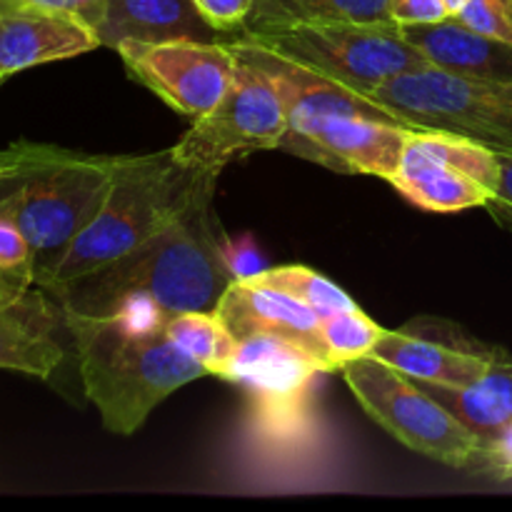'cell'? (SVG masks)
Returning a JSON list of instances; mask_svg holds the SVG:
<instances>
[{"instance_id": "1", "label": "cell", "mask_w": 512, "mask_h": 512, "mask_svg": "<svg viewBox=\"0 0 512 512\" xmlns=\"http://www.w3.org/2000/svg\"><path fill=\"white\" fill-rule=\"evenodd\" d=\"M215 183L218 175H208L193 203L138 248L48 290L60 310L115 315L145 308L170 318L218 308L235 275L225 263V238L213 210Z\"/></svg>"}, {"instance_id": "2", "label": "cell", "mask_w": 512, "mask_h": 512, "mask_svg": "<svg viewBox=\"0 0 512 512\" xmlns=\"http://www.w3.org/2000/svg\"><path fill=\"white\" fill-rule=\"evenodd\" d=\"M60 313L73 335L85 395L98 408L108 433L123 438L138 433L168 395L208 375L170 340L168 318L153 310Z\"/></svg>"}, {"instance_id": "3", "label": "cell", "mask_w": 512, "mask_h": 512, "mask_svg": "<svg viewBox=\"0 0 512 512\" xmlns=\"http://www.w3.org/2000/svg\"><path fill=\"white\" fill-rule=\"evenodd\" d=\"M120 163L123 155L78 153L30 140L0 150V215L33 248L35 288L98 213Z\"/></svg>"}, {"instance_id": "4", "label": "cell", "mask_w": 512, "mask_h": 512, "mask_svg": "<svg viewBox=\"0 0 512 512\" xmlns=\"http://www.w3.org/2000/svg\"><path fill=\"white\" fill-rule=\"evenodd\" d=\"M208 173L188 168L173 148L123 155L118 175L98 213L38 285L43 293L113 263L168 228L200 190Z\"/></svg>"}, {"instance_id": "5", "label": "cell", "mask_w": 512, "mask_h": 512, "mask_svg": "<svg viewBox=\"0 0 512 512\" xmlns=\"http://www.w3.org/2000/svg\"><path fill=\"white\" fill-rule=\"evenodd\" d=\"M413 130L460 135L495 153H512V83L415 65L368 95Z\"/></svg>"}, {"instance_id": "6", "label": "cell", "mask_w": 512, "mask_h": 512, "mask_svg": "<svg viewBox=\"0 0 512 512\" xmlns=\"http://www.w3.org/2000/svg\"><path fill=\"white\" fill-rule=\"evenodd\" d=\"M228 38L290 60L360 95H370L403 70L428 63L420 50L405 43L398 23L330 20L273 30H238Z\"/></svg>"}, {"instance_id": "7", "label": "cell", "mask_w": 512, "mask_h": 512, "mask_svg": "<svg viewBox=\"0 0 512 512\" xmlns=\"http://www.w3.org/2000/svg\"><path fill=\"white\" fill-rule=\"evenodd\" d=\"M338 373L360 408L395 440L450 468L473 470L483 440L415 380L373 355L345 360Z\"/></svg>"}, {"instance_id": "8", "label": "cell", "mask_w": 512, "mask_h": 512, "mask_svg": "<svg viewBox=\"0 0 512 512\" xmlns=\"http://www.w3.org/2000/svg\"><path fill=\"white\" fill-rule=\"evenodd\" d=\"M238 60L228 93L173 145L175 158L198 173L220 175L243 155L280 150L288 133V110L275 85L263 70Z\"/></svg>"}, {"instance_id": "9", "label": "cell", "mask_w": 512, "mask_h": 512, "mask_svg": "<svg viewBox=\"0 0 512 512\" xmlns=\"http://www.w3.org/2000/svg\"><path fill=\"white\" fill-rule=\"evenodd\" d=\"M498 175L495 150L460 135L413 130L388 183L420 210L460 213L485 208L498 188Z\"/></svg>"}, {"instance_id": "10", "label": "cell", "mask_w": 512, "mask_h": 512, "mask_svg": "<svg viewBox=\"0 0 512 512\" xmlns=\"http://www.w3.org/2000/svg\"><path fill=\"white\" fill-rule=\"evenodd\" d=\"M115 50L130 78L193 120L213 110L228 93L240 63L223 40H123Z\"/></svg>"}, {"instance_id": "11", "label": "cell", "mask_w": 512, "mask_h": 512, "mask_svg": "<svg viewBox=\"0 0 512 512\" xmlns=\"http://www.w3.org/2000/svg\"><path fill=\"white\" fill-rule=\"evenodd\" d=\"M413 128L355 113H330L290 123L280 150L345 175L390 180Z\"/></svg>"}, {"instance_id": "12", "label": "cell", "mask_w": 512, "mask_h": 512, "mask_svg": "<svg viewBox=\"0 0 512 512\" xmlns=\"http://www.w3.org/2000/svg\"><path fill=\"white\" fill-rule=\"evenodd\" d=\"M215 313L235 340L253 338V335H275V338L293 340L318 355L328 365L330 373H338L323 340L320 315L283 290L238 278L228 285Z\"/></svg>"}, {"instance_id": "13", "label": "cell", "mask_w": 512, "mask_h": 512, "mask_svg": "<svg viewBox=\"0 0 512 512\" xmlns=\"http://www.w3.org/2000/svg\"><path fill=\"white\" fill-rule=\"evenodd\" d=\"M100 48L83 18L60 10L0 5V83L33 65L75 58Z\"/></svg>"}, {"instance_id": "14", "label": "cell", "mask_w": 512, "mask_h": 512, "mask_svg": "<svg viewBox=\"0 0 512 512\" xmlns=\"http://www.w3.org/2000/svg\"><path fill=\"white\" fill-rule=\"evenodd\" d=\"M330 373L328 365L293 340L253 335L238 340L223 380L240 383L270 410L293 408L315 375Z\"/></svg>"}, {"instance_id": "15", "label": "cell", "mask_w": 512, "mask_h": 512, "mask_svg": "<svg viewBox=\"0 0 512 512\" xmlns=\"http://www.w3.org/2000/svg\"><path fill=\"white\" fill-rule=\"evenodd\" d=\"M500 348H488L483 343L463 338V335H438L408 328L385 330L373 348V358L410 380L425 383L463 385L483 375L490 368Z\"/></svg>"}, {"instance_id": "16", "label": "cell", "mask_w": 512, "mask_h": 512, "mask_svg": "<svg viewBox=\"0 0 512 512\" xmlns=\"http://www.w3.org/2000/svg\"><path fill=\"white\" fill-rule=\"evenodd\" d=\"M100 45L118 48L123 40H220L223 35L200 15L193 0H103L93 20Z\"/></svg>"}, {"instance_id": "17", "label": "cell", "mask_w": 512, "mask_h": 512, "mask_svg": "<svg viewBox=\"0 0 512 512\" xmlns=\"http://www.w3.org/2000/svg\"><path fill=\"white\" fill-rule=\"evenodd\" d=\"M400 35L435 68L512 83V43L475 33L455 15L438 23L400 25Z\"/></svg>"}, {"instance_id": "18", "label": "cell", "mask_w": 512, "mask_h": 512, "mask_svg": "<svg viewBox=\"0 0 512 512\" xmlns=\"http://www.w3.org/2000/svg\"><path fill=\"white\" fill-rule=\"evenodd\" d=\"M53 328V310L35 290L15 305L0 308V370L48 380L63 363Z\"/></svg>"}, {"instance_id": "19", "label": "cell", "mask_w": 512, "mask_h": 512, "mask_svg": "<svg viewBox=\"0 0 512 512\" xmlns=\"http://www.w3.org/2000/svg\"><path fill=\"white\" fill-rule=\"evenodd\" d=\"M415 383L443 403L480 440H488L512 420V355L508 350H498L490 368L470 383Z\"/></svg>"}, {"instance_id": "20", "label": "cell", "mask_w": 512, "mask_h": 512, "mask_svg": "<svg viewBox=\"0 0 512 512\" xmlns=\"http://www.w3.org/2000/svg\"><path fill=\"white\" fill-rule=\"evenodd\" d=\"M393 23L390 0H255L240 30H273L300 23Z\"/></svg>"}, {"instance_id": "21", "label": "cell", "mask_w": 512, "mask_h": 512, "mask_svg": "<svg viewBox=\"0 0 512 512\" xmlns=\"http://www.w3.org/2000/svg\"><path fill=\"white\" fill-rule=\"evenodd\" d=\"M165 333L183 353L200 363L208 375L223 378L238 340L230 335L215 310H188L165 320Z\"/></svg>"}, {"instance_id": "22", "label": "cell", "mask_w": 512, "mask_h": 512, "mask_svg": "<svg viewBox=\"0 0 512 512\" xmlns=\"http://www.w3.org/2000/svg\"><path fill=\"white\" fill-rule=\"evenodd\" d=\"M255 283L270 285L275 290H283V293L293 295L300 303L308 305L310 310L325 318L330 313H338V310L353 308L350 295L343 288H338L335 283H330L325 275H320L318 270L305 268V265H280V268H265L260 273H255Z\"/></svg>"}, {"instance_id": "23", "label": "cell", "mask_w": 512, "mask_h": 512, "mask_svg": "<svg viewBox=\"0 0 512 512\" xmlns=\"http://www.w3.org/2000/svg\"><path fill=\"white\" fill-rule=\"evenodd\" d=\"M320 330H323V340L328 345L335 370H340L345 360L373 353L375 343L385 333V328H380L375 320H370L358 305L320 318Z\"/></svg>"}, {"instance_id": "24", "label": "cell", "mask_w": 512, "mask_h": 512, "mask_svg": "<svg viewBox=\"0 0 512 512\" xmlns=\"http://www.w3.org/2000/svg\"><path fill=\"white\" fill-rule=\"evenodd\" d=\"M35 253L25 235L0 215V308L15 305L35 288Z\"/></svg>"}, {"instance_id": "25", "label": "cell", "mask_w": 512, "mask_h": 512, "mask_svg": "<svg viewBox=\"0 0 512 512\" xmlns=\"http://www.w3.org/2000/svg\"><path fill=\"white\" fill-rule=\"evenodd\" d=\"M455 18L475 33L512 43V0H468Z\"/></svg>"}, {"instance_id": "26", "label": "cell", "mask_w": 512, "mask_h": 512, "mask_svg": "<svg viewBox=\"0 0 512 512\" xmlns=\"http://www.w3.org/2000/svg\"><path fill=\"white\" fill-rule=\"evenodd\" d=\"M473 473L490 475L495 480H512V420L483 440Z\"/></svg>"}, {"instance_id": "27", "label": "cell", "mask_w": 512, "mask_h": 512, "mask_svg": "<svg viewBox=\"0 0 512 512\" xmlns=\"http://www.w3.org/2000/svg\"><path fill=\"white\" fill-rule=\"evenodd\" d=\"M193 3L220 35H230L243 28L255 0H193Z\"/></svg>"}, {"instance_id": "28", "label": "cell", "mask_w": 512, "mask_h": 512, "mask_svg": "<svg viewBox=\"0 0 512 512\" xmlns=\"http://www.w3.org/2000/svg\"><path fill=\"white\" fill-rule=\"evenodd\" d=\"M390 18L398 25L438 23L450 18L443 0H390Z\"/></svg>"}, {"instance_id": "29", "label": "cell", "mask_w": 512, "mask_h": 512, "mask_svg": "<svg viewBox=\"0 0 512 512\" xmlns=\"http://www.w3.org/2000/svg\"><path fill=\"white\" fill-rule=\"evenodd\" d=\"M498 165V188H495L493 198L488 200L485 208L493 215L495 223L512 230V153H498Z\"/></svg>"}, {"instance_id": "30", "label": "cell", "mask_w": 512, "mask_h": 512, "mask_svg": "<svg viewBox=\"0 0 512 512\" xmlns=\"http://www.w3.org/2000/svg\"><path fill=\"white\" fill-rule=\"evenodd\" d=\"M225 263H228L230 273L238 278H253L255 273L265 270L263 260H260L258 250L248 243V240H225Z\"/></svg>"}, {"instance_id": "31", "label": "cell", "mask_w": 512, "mask_h": 512, "mask_svg": "<svg viewBox=\"0 0 512 512\" xmlns=\"http://www.w3.org/2000/svg\"><path fill=\"white\" fill-rule=\"evenodd\" d=\"M103 0H0V5H28V8L60 10V13H73L83 18L93 28V20L98 15Z\"/></svg>"}, {"instance_id": "32", "label": "cell", "mask_w": 512, "mask_h": 512, "mask_svg": "<svg viewBox=\"0 0 512 512\" xmlns=\"http://www.w3.org/2000/svg\"><path fill=\"white\" fill-rule=\"evenodd\" d=\"M465 3H468V0H443V5L448 8L450 15H458L460 10H463Z\"/></svg>"}]
</instances>
